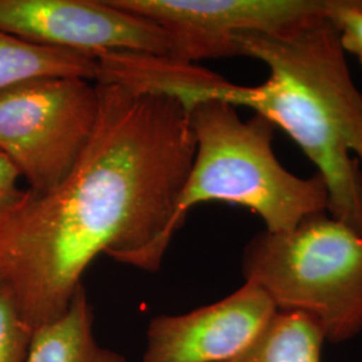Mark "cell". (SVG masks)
<instances>
[{"label":"cell","mask_w":362,"mask_h":362,"mask_svg":"<svg viewBox=\"0 0 362 362\" xmlns=\"http://www.w3.org/2000/svg\"><path fill=\"white\" fill-rule=\"evenodd\" d=\"M85 151L52 191L26 189L0 215V279L35 330L59 318L93 260L157 272L194 161L189 113L167 95L97 83Z\"/></svg>","instance_id":"6da1fadb"},{"label":"cell","mask_w":362,"mask_h":362,"mask_svg":"<svg viewBox=\"0 0 362 362\" xmlns=\"http://www.w3.org/2000/svg\"><path fill=\"white\" fill-rule=\"evenodd\" d=\"M239 50L270 76L258 86L233 83L228 104L285 130L318 168L327 214L362 235V91L329 13L275 34L243 35Z\"/></svg>","instance_id":"7a4b0ae2"},{"label":"cell","mask_w":362,"mask_h":362,"mask_svg":"<svg viewBox=\"0 0 362 362\" xmlns=\"http://www.w3.org/2000/svg\"><path fill=\"white\" fill-rule=\"evenodd\" d=\"M192 167L170 220L172 235L197 204L221 202L247 208L267 233H287L300 221L327 212V191L320 175L309 179L288 172L272 151L275 127L255 115L243 121L221 101L196 105Z\"/></svg>","instance_id":"3957f363"},{"label":"cell","mask_w":362,"mask_h":362,"mask_svg":"<svg viewBox=\"0 0 362 362\" xmlns=\"http://www.w3.org/2000/svg\"><path fill=\"white\" fill-rule=\"evenodd\" d=\"M245 281L276 310L296 311L341 344L362 332V235L327 212L287 233L255 235L243 251Z\"/></svg>","instance_id":"277c9868"},{"label":"cell","mask_w":362,"mask_h":362,"mask_svg":"<svg viewBox=\"0 0 362 362\" xmlns=\"http://www.w3.org/2000/svg\"><path fill=\"white\" fill-rule=\"evenodd\" d=\"M98 86L81 78H39L0 91V151L30 191L45 194L65 179L90 140Z\"/></svg>","instance_id":"5b68a950"},{"label":"cell","mask_w":362,"mask_h":362,"mask_svg":"<svg viewBox=\"0 0 362 362\" xmlns=\"http://www.w3.org/2000/svg\"><path fill=\"white\" fill-rule=\"evenodd\" d=\"M160 27L169 58L194 64L240 57L239 39L275 34L330 11L334 0H112Z\"/></svg>","instance_id":"8992f818"},{"label":"cell","mask_w":362,"mask_h":362,"mask_svg":"<svg viewBox=\"0 0 362 362\" xmlns=\"http://www.w3.org/2000/svg\"><path fill=\"white\" fill-rule=\"evenodd\" d=\"M0 30L42 46L101 55H168V39L153 22L112 0H0Z\"/></svg>","instance_id":"52a82bcc"},{"label":"cell","mask_w":362,"mask_h":362,"mask_svg":"<svg viewBox=\"0 0 362 362\" xmlns=\"http://www.w3.org/2000/svg\"><path fill=\"white\" fill-rule=\"evenodd\" d=\"M276 308L245 282L215 303L185 314L157 315L148 326L144 362H227L258 337Z\"/></svg>","instance_id":"ba28073f"},{"label":"cell","mask_w":362,"mask_h":362,"mask_svg":"<svg viewBox=\"0 0 362 362\" xmlns=\"http://www.w3.org/2000/svg\"><path fill=\"white\" fill-rule=\"evenodd\" d=\"M25 362H127L115 350L98 344L94 315L82 287L69 309L34 330Z\"/></svg>","instance_id":"9c48e42d"},{"label":"cell","mask_w":362,"mask_h":362,"mask_svg":"<svg viewBox=\"0 0 362 362\" xmlns=\"http://www.w3.org/2000/svg\"><path fill=\"white\" fill-rule=\"evenodd\" d=\"M98 71L95 55L31 43L0 30V91L39 78L97 81Z\"/></svg>","instance_id":"30bf717a"},{"label":"cell","mask_w":362,"mask_h":362,"mask_svg":"<svg viewBox=\"0 0 362 362\" xmlns=\"http://www.w3.org/2000/svg\"><path fill=\"white\" fill-rule=\"evenodd\" d=\"M325 341L309 317L276 310L246 349L227 362H322Z\"/></svg>","instance_id":"8fae6325"},{"label":"cell","mask_w":362,"mask_h":362,"mask_svg":"<svg viewBox=\"0 0 362 362\" xmlns=\"http://www.w3.org/2000/svg\"><path fill=\"white\" fill-rule=\"evenodd\" d=\"M33 334L11 288L0 279V362H25Z\"/></svg>","instance_id":"7c38bea8"},{"label":"cell","mask_w":362,"mask_h":362,"mask_svg":"<svg viewBox=\"0 0 362 362\" xmlns=\"http://www.w3.org/2000/svg\"><path fill=\"white\" fill-rule=\"evenodd\" d=\"M329 18L344 52L354 54L362 64V0H334Z\"/></svg>","instance_id":"4fadbf2b"},{"label":"cell","mask_w":362,"mask_h":362,"mask_svg":"<svg viewBox=\"0 0 362 362\" xmlns=\"http://www.w3.org/2000/svg\"><path fill=\"white\" fill-rule=\"evenodd\" d=\"M21 177L19 169L0 151V215L18 204L26 192L18 187Z\"/></svg>","instance_id":"5bb4252c"}]
</instances>
